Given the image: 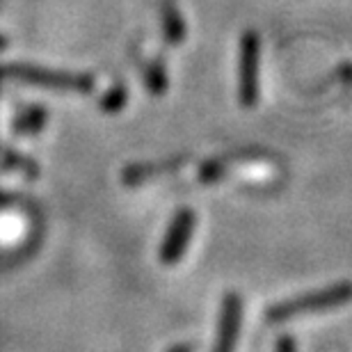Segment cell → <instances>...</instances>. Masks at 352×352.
<instances>
[{
	"label": "cell",
	"instance_id": "3957f363",
	"mask_svg": "<svg viewBox=\"0 0 352 352\" xmlns=\"http://www.w3.org/2000/svg\"><path fill=\"white\" fill-rule=\"evenodd\" d=\"M258 76H261V39L256 32H245L241 39V65H238V98L245 108L258 103Z\"/></svg>",
	"mask_w": 352,
	"mask_h": 352
},
{
	"label": "cell",
	"instance_id": "8fae6325",
	"mask_svg": "<svg viewBox=\"0 0 352 352\" xmlns=\"http://www.w3.org/2000/svg\"><path fill=\"white\" fill-rule=\"evenodd\" d=\"M231 160L227 158H215V160H208L206 165L199 170V181L201 183H215V181H220L224 174H227V167H229Z\"/></svg>",
	"mask_w": 352,
	"mask_h": 352
},
{
	"label": "cell",
	"instance_id": "7c38bea8",
	"mask_svg": "<svg viewBox=\"0 0 352 352\" xmlns=\"http://www.w3.org/2000/svg\"><path fill=\"white\" fill-rule=\"evenodd\" d=\"M124 105H126V89L124 87L110 89L108 94L101 98V108L105 112H117V110H122Z\"/></svg>",
	"mask_w": 352,
	"mask_h": 352
},
{
	"label": "cell",
	"instance_id": "9c48e42d",
	"mask_svg": "<svg viewBox=\"0 0 352 352\" xmlns=\"http://www.w3.org/2000/svg\"><path fill=\"white\" fill-rule=\"evenodd\" d=\"M0 167L3 170H14V172H23L28 179H37L39 176V167L32 163L30 158L21 156V153L12 151V149H0Z\"/></svg>",
	"mask_w": 352,
	"mask_h": 352
},
{
	"label": "cell",
	"instance_id": "ba28073f",
	"mask_svg": "<svg viewBox=\"0 0 352 352\" xmlns=\"http://www.w3.org/2000/svg\"><path fill=\"white\" fill-rule=\"evenodd\" d=\"M160 16H163V30H165V37L172 41V44H181L186 39V23H183L179 10L172 0H163L160 5Z\"/></svg>",
	"mask_w": 352,
	"mask_h": 352
},
{
	"label": "cell",
	"instance_id": "7a4b0ae2",
	"mask_svg": "<svg viewBox=\"0 0 352 352\" xmlns=\"http://www.w3.org/2000/svg\"><path fill=\"white\" fill-rule=\"evenodd\" d=\"M352 300V284H334L320 291L300 295V298H291L286 302L274 305L267 311V320L270 322H286L302 314H311V311H325V309H334L341 305H348Z\"/></svg>",
	"mask_w": 352,
	"mask_h": 352
},
{
	"label": "cell",
	"instance_id": "4fadbf2b",
	"mask_svg": "<svg viewBox=\"0 0 352 352\" xmlns=\"http://www.w3.org/2000/svg\"><path fill=\"white\" fill-rule=\"evenodd\" d=\"M274 352H298V350H295V343L291 336H281L277 341V346H274Z\"/></svg>",
	"mask_w": 352,
	"mask_h": 352
},
{
	"label": "cell",
	"instance_id": "8992f818",
	"mask_svg": "<svg viewBox=\"0 0 352 352\" xmlns=\"http://www.w3.org/2000/svg\"><path fill=\"white\" fill-rule=\"evenodd\" d=\"M186 163L183 158H174V160H160V163H135L129 165L122 174V181L126 186H142V183L156 179V176L163 174H172L174 170Z\"/></svg>",
	"mask_w": 352,
	"mask_h": 352
},
{
	"label": "cell",
	"instance_id": "52a82bcc",
	"mask_svg": "<svg viewBox=\"0 0 352 352\" xmlns=\"http://www.w3.org/2000/svg\"><path fill=\"white\" fill-rule=\"evenodd\" d=\"M48 112L44 105H30V108H23L14 117L12 129L16 135H37V133L46 126Z\"/></svg>",
	"mask_w": 352,
	"mask_h": 352
},
{
	"label": "cell",
	"instance_id": "2e32d148",
	"mask_svg": "<svg viewBox=\"0 0 352 352\" xmlns=\"http://www.w3.org/2000/svg\"><path fill=\"white\" fill-rule=\"evenodd\" d=\"M170 352H195V346H192V343H183V346H176Z\"/></svg>",
	"mask_w": 352,
	"mask_h": 352
},
{
	"label": "cell",
	"instance_id": "9a60e30c",
	"mask_svg": "<svg viewBox=\"0 0 352 352\" xmlns=\"http://www.w3.org/2000/svg\"><path fill=\"white\" fill-rule=\"evenodd\" d=\"M14 204V197L12 195H7V192H3V190H0V208H10Z\"/></svg>",
	"mask_w": 352,
	"mask_h": 352
},
{
	"label": "cell",
	"instance_id": "277c9868",
	"mask_svg": "<svg viewBox=\"0 0 352 352\" xmlns=\"http://www.w3.org/2000/svg\"><path fill=\"white\" fill-rule=\"evenodd\" d=\"M195 234V213L190 208H181L174 215V220L167 229V234L160 245V261L165 265H174L179 258L186 254L190 241Z\"/></svg>",
	"mask_w": 352,
	"mask_h": 352
},
{
	"label": "cell",
	"instance_id": "e0dca14e",
	"mask_svg": "<svg viewBox=\"0 0 352 352\" xmlns=\"http://www.w3.org/2000/svg\"><path fill=\"white\" fill-rule=\"evenodd\" d=\"M0 48H5V39H0Z\"/></svg>",
	"mask_w": 352,
	"mask_h": 352
},
{
	"label": "cell",
	"instance_id": "30bf717a",
	"mask_svg": "<svg viewBox=\"0 0 352 352\" xmlns=\"http://www.w3.org/2000/svg\"><path fill=\"white\" fill-rule=\"evenodd\" d=\"M144 82H146V87H149L153 94H163V91L167 89V74H165V69L160 67V65H149L146 67V72H144Z\"/></svg>",
	"mask_w": 352,
	"mask_h": 352
},
{
	"label": "cell",
	"instance_id": "6da1fadb",
	"mask_svg": "<svg viewBox=\"0 0 352 352\" xmlns=\"http://www.w3.org/2000/svg\"><path fill=\"white\" fill-rule=\"evenodd\" d=\"M0 80L25 82V85L60 89V91H89L94 87V78L87 74L53 72V69L28 67V65H0Z\"/></svg>",
	"mask_w": 352,
	"mask_h": 352
},
{
	"label": "cell",
	"instance_id": "5b68a950",
	"mask_svg": "<svg viewBox=\"0 0 352 352\" xmlns=\"http://www.w3.org/2000/svg\"><path fill=\"white\" fill-rule=\"evenodd\" d=\"M241 325H243V300L236 293H229L222 300L220 327H217L213 352H234L238 334H241Z\"/></svg>",
	"mask_w": 352,
	"mask_h": 352
},
{
	"label": "cell",
	"instance_id": "5bb4252c",
	"mask_svg": "<svg viewBox=\"0 0 352 352\" xmlns=\"http://www.w3.org/2000/svg\"><path fill=\"white\" fill-rule=\"evenodd\" d=\"M336 74H339V78H341L343 82H346V85L352 87V65H341V67H339V72H336Z\"/></svg>",
	"mask_w": 352,
	"mask_h": 352
}]
</instances>
